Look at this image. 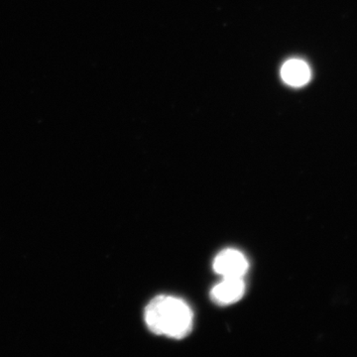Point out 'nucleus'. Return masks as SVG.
Segmentation results:
<instances>
[{
	"mask_svg": "<svg viewBox=\"0 0 357 357\" xmlns=\"http://www.w3.org/2000/svg\"><path fill=\"white\" fill-rule=\"evenodd\" d=\"M145 323L155 335L181 340L192 332V310L184 301L158 296L145 309Z\"/></svg>",
	"mask_w": 357,
	"mask_h": 357,
	"instance_id": "nucleus-1",
	"label": "nucleus"
},
{
	"mask_svg": "<svg viewBox=\"0 0 357 357\" xmlns=\"http://www.w3.org/2000/svg\"><path fill=\"white\" fill-rule=\"evenodd\" d=\"M213 270L222 278H243L248 270V261L236 249H225L215 258Z\"/></svg>",
	"mask_w": 357,
	"mask_h": 357,
	"instance_id": "nucleus-2",
	"label": "nucleus"
},
{
	"mask_svg": "<svg viewBox=\"0 0 357 357\" xmlns=\"http://www.w3.org/2000/svg\"><path fill=\"white\" fill-rule=\"evenodd\" d=\"M245 293L243 278H223L211 291V298L218 306H229L238 302Z\"/></svg>",
	"mask_w": 357,
	"mask_h": 357,
	"instance_id": "nucleus-3",
	"label": "nucleus"
},
{
	"mask_svg": "<svg viewBox=\"0 0 357 357\" xmlns=\"http://www.w3.org/2000/svg\"><path fill=\"white\" fill-rule=\"evenodd\" d=\"M281 77L289 86L300 88L309 83L312 72L305 61L301 59H291L282 67Z\"/></svg>",
	"mask_w": 357,
	"mask_h": 357,
	"instance_id": "nucleus-4",
	"label": "nucleus"
}]
</instances>
